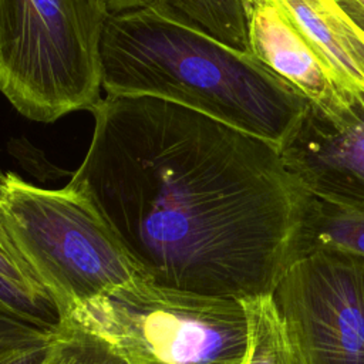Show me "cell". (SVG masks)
I'll use <instances>...</instances> for the list:
<instances>
[{
    "mask_svg": "<svg viewBox=\"0 0 364 364\" xmlns=\"http://www.w3.org/2000/svg\"><path fill=\"white\" fill-rule=\"evenodd\" d=\"M81 185L149 282L195 294H273L309 249L314 196L272 144L182 105L105 97L90 111Z\"/></svg>",
    "mask_w": 364,
    "mask_h": 364,
    "instance_id": "6da1fadb",
    "label": "cell"
},
{
    "mask_svg": "<svg viewBox=\"0 0 364 364\" xmlns=\"http://www.w3.org/2000/svg\"><path fill=\"white\" fill-rule=\"evenodd\" d=\"M108 97H151L200 112L282 151L309 100L252 54L156 4L109 13L101 44Z\"/></svg>",
    "mask_w": 364,
    "mask_h": 364,
    "instance_id": "7a4b0ae2",
    "label": "cell"
},
{
    "mask_svg": "<svg viewBox=\"0 0 364 364\" xmlns=\"http://www.w3.org/2000/svg\"><path fill=\"white\" fill-rule=\"evenodd\" d=\"M0 220L61 318L145 277L90 193L71 179L43 188L0 169Z\"/></svg>",
    "mask_w": 364,
    "mask_h": 364,
    "instance_id": "3957f363",
    "label": "cell"
},
{
    "mask_svg": "<svg viewBox=\"0 0 364 364\" xmlns=\"http://www.w3.org/2000/svg\"><path fill=\"white\" fill-rule=\"evenodd\" d=\"M108 16L104 0H0V92L37 122L91 111Z\"/></svg>",
    "mask_w": 364,
    "mask_h": 364,
    "instance_id": "277c9868",
    "label": "cell"
},
{
    "mask_svg": "<svg viewBox=\"0 0 364 364\" xmlns=\"http://www.w3.org/2000/svg\"><path fill=\"white\" fill-rule=\"evenodd\" d=\"M67 317L107 340L128 364H243L247 354L243 301L175 290L145 277Z\"/></svg>",
    "mask_w": 364,
    "mask_h": 364,
    "instance_id": "5b68a950",
    "label": "cell"
},
{
    "mask_svg": "<svg viewBox=\"0 0 364 364\" xmlns=\"http://www.w3.org/2000/svg\"><path fill=\"white\" fill-rule=\"evenodd\" d=\"M272 296L303 364H364V256L311 247Z\"/></svg>",
    "mask_w": 364,
    "mask_h": 364,
    "instance_id": "8992f818",
    "label": "cell"
},
{
    "mask_svg": "<svg viewBox=\"0 0 364 364\" xmlns=\"http://www.w3.org/2000/svg\"><path fill=\"white\" fill-rule=\"evenodd\" d=\"M280 154L310 195L364 215V94H348L330 114L309 102Z\"/></svg>",
    "mask_w": 364,
    "mask_h": 364,
    "instance_id": "52a82bcc",
    "label": "cell"
},
{
    "mask_svg": "<svg viewBox=\"0 0 364 364\" xmlns=\"http://www.w3.org/2000/svg\"><path fill=\"white\" fill-rule=\"evenodd\" d=\"M250 54L310 104L334 112L348 94L273 0H242Z\"/></svg>",
    "mask_w": 364,
    "mask_h": 364,
    "instance_id": "ba28073f",
    "label": "cell"
},
{
    "mask_svg": "<svg viewBox=\"0 0 364 364\" xmlns=\"http://www.w3.org/2000/svg\"><path fill=\"white\" fill-rule=\"evenodd\" d=\"M347 92L364 94V41L336 0H273Z\"/></svg>",
    "mask_w": 364,
    "mask_h": 364,
    "instance_id": "9c48e42d",
    "label": "cell"
},
{
    "mask_svg": "<svg viewBox=\"0 0 364 364\" xmlns=\"http://www.w3.org/2000/svg\"><path fill=\"white\" fill-rule=\"evenodd\" d=\"M154 4L218 41L250 54L242 0H156Z\"/></svg>",
    "mask_w": 364,
    "mask_h": 364,
    "instance_id": "30bf717a",
    "label": "cell"
},
{
    "mask_svg": "<svg viewBox=\"0 0 364 364\" xmlns=\"http://www.w3.org/2000/svg\"><path fill=\"white\" fill-rule=\"evenodd\" d=\"M249 346L243 364H303L277 311L273 296L243 301Z\"/></svg>",
    "mask_w": 364,
    "mask_h": 364,
    "instance_id": "8fae6325",
    "label": "cell"
},
{
    "mask_svg": "<svg viewBox=\"0 0 364 364\" xmlns=\"http://www.w3.org/2000/svg\"><path fill=\"white\" fill-rule=\"evenodd\" d=\"M31 364H128L102 337L64 317Z\"/></svg>",
    "mask_w": 364,
    "mask_h": 364,
    "instance_id": "7c38bea8",
    "label": "cell"
},
{
    "mask_svg": "<svg viewBox=\"0 0 364 364\" xmlns=\"http://www.w3.org/2000/svg\"><path fill=\"white\" fill-rule=\"evenodd\" d=\"M316 246H336L364 256V215L314 198L307 252Z\"/></svg>",
    "mask_w": 364,
    "mask_h": 364,
    "instance_id": "4fadbf2b",
    "label": "cell"
},
{
    "mask_svg": "<svg viewBox=\"0 0 364 364\" xmlns=\"http://www.w3.org/2000/svg\"><path fill=\"white\" fill-rule=\"evenodd\" d=\"M0 311L33 327L53 331L61 316L54 301L0 274Z\"/></svg>",
    "mask_w": 364,
    "mask_h": 364,
    "instance_id": "5bb4252c",
    "label": "cell"
},
{
    "mask_svg": "<svg viewBox=\"0 0 364 364\" xmlns=\"http://www.w3.org/2000/svg\"><path fill=\"white\" fill-rule=\"evenodd\" d=\"M0 274L31 291L48 296L38 283L33 270L23 259L14 243L11 242L6 228L0 220ZM50 297V296H48Z\"/></svg>",
    "mask_w": 364,
    "mask_h": 364,
    "instance_id": "9a60e30c",
    "label": "cell"
},
{
    "mask_svg": "<svg viewBox=\"0 0 364 364\" xmlns=\"http://www.w3.org/2000/svg\"><path fill=\"white\" fill-rule=\"evenodd\" d=\"M50 333H43L0 347V364H31L46 346Z\"/></svg>",
    "mask_w": 364,
    "mask_h": 364,
    "instance_id": "2e32d148",
    "label": "cell"
},
{
    "mask_svg": "<svg viewBox=\"0 0 364 364\" xmlns=\"http://www.w3.org/2000/svg\"><path fill=\"white\" fill-rule=\"evenodd\" d=\"M43 333H50V331L40 330L37 327H33L21 320H17V318L0 311V347L7 346L14 341L36 337Z\"/></svg>",
    "mask_w": 364,
    "mask_h": 364,
    "instance_id": "e0dca14e",
    "label": "cell"
},
{
    "mask_svg": "<svg viewBox=\"0 0 364 364\" xmlns=\"http://www.w3.org/2000/svg\"><path fill=\"white\" fill-rule=\"evenodd\" d=\"M353 24L364 34V0H336Z\"/></svg>",
    "mask_w": 364,
    "mask_h": 364,
    "instance_id": "ac0fdd59",
    "label": "cell"
},
{
    "mask_svg": "<svg viewBox=\"0 0 364 364\" xmlns=\"http://www.w3.org/2000/svg\"><path fill=\"white\" fill-rule=\"evenodd\" d=\"M104 1L109 13H119V11H127V10L154 4L156 0H104Z\"/></svg>",
    "mask_w": 364,
    "mask_h": 364,
    "instance_id": "d6986e66",
    "label": "cell"
},
{
    "mask_svg": "<svg viewBox=\"0 0 364 364\" xmlns=\"http://www.w3.org/2000/svg\"><path fill=\"white\" fill-rule=\"evenodd\" d=\"M363 41H364V34H363Z\"/></svg>",
    "mask_w": 364,
    "mask_h": 364,
    "instance_id": "ffe728a7",
    "label": "cell"
}]
</instances>
